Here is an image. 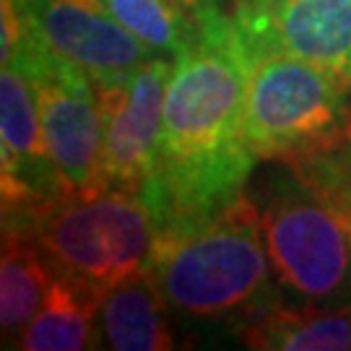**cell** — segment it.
<instances>
[{"instance_id":"obj_1","label":"cell","mask_w":351,"mask_h":351,"mask_svg":"<svg viewBox=\"0 0 351 351\" xmlns=\"http://www.w3.org/2000/svg\"><path fill=\"white\" fill-rule=\"evenodd\" d=\"M247 55L232 13L201 16V34L175 58L164 97L159 159L141 190L159 229L234 201L258 159L242 133Z\"/></svg>"},{"instance_id":"obj_2","label":"cell","mask_w":351,"mask_h":351,"mask_svg":"<svg viewBox=\"0 0 351 351\" xmlns=\"http://www.w3.org/2000/svg\"><path fill=\"white\" fill-rule=\"evenodd\" d=\"M149 276L185 320L242 326L276 304L255 198L242 190L219 211L159 229Z\"/></svg>"},{"instance_id":"obj_3","label":"cell","mask_w":351,"mask_h":351,"mask_svg":"<svg viewBox=\"0 0 351 351\" xmlns=\"http://www.w3.org/2000/svg\"><path fill=\"white\" fill-rule=\"evenodd\" d=\"M3 216H19L32 226L58 276L101 297L128 276L149 271L159 239V219L146 195L112 185Z\"/></svg>"},{"instance_id":"obj_4","label":"cell","mask_w":351,"mask_h":351,"mask_svg":"<svg viewBox=\"0 0 351 351\" xmlns=\"http://www.w3.org/2000/svg\"><path fill=\"white\" fill-rule=\"evenodd\" d=\"M245 143L258 162H297L351 138V84L284 52H247Z\"/></svg>"},{"instance_id":"obj_5","label":"cell","mask_w":351,"mask_h":351,"mask_svg":"<svg viewBox=\"0 0 351 351\" xmlns=\"http://www.w3.org/2000/svg\"><path fill=\"white\" fill-rule=\"evenodd\" d=\"M252 195L261 211L274 278L313 304L351 294V226L341 208L287 164Z\"/></svg>"},{"instance_id":"obj_6","label":"cell","mask_w":351,"mask_h":351,"mask_svg":"<svg viewBox=\"0 0 351 351\" xmlns=\"http://www.w3.org/2000/svg\"><path fill=\"white\" fill-rule=\"evenodd\" d=\"M16 52L26 60L37 84L42 136L60 195L107 188L104 123L94 81L81 68L42 47L26 32Z\"/></svg>"},{"instance_id":"obj_7","label":"cell","mask_w":351,"mask_h":351,"mask_svg":"<svg viewBox=\"0 0 351 351\" xmlns=\"http://www.w3.org/2000/svg\"><path fill=\"white\" fill-rule=\"evenodd\" d=\"M19 11L29 37L81 68L94 84L123 81L156 58L101 0H32L19 3Z\"/></svg>"},{"instance_id":"obj_8","label":"cell","mask_w":351,"mask_h":351,"mask_svg":"<svg viewBox=\"0 0 351 351\" xmlns=\"http://www.w3.org/2000/svg\"><path fill=\"white\" fill-rule=\"evenodd\" d=\"M172 65V58L156 55L123 81L94 84L104 123V185L143 190L154 177Z\"/></svg>"},{"instance_id":"obj_9","label":"cell","mask_w":351,"mask_h":351,"mask_svg":"<svg viewBox=\"0 0 351 351\" xmlns=\"http://www.w3.org/2000/svg\"><path fill=\"white\" fill-rule=\"evenodd\" d=\"M234 26L247 52H284L351 84V0H237Z\"/></svg>"},{"instance_id":"obj_10","label":"cell","mask_w":351,"mask_h":351,"mask_svg":"<svg viewBox=\"0 0 351 351\" xmlns=\"http://www.w3.org/2000/svg\"><path fill=\"white\" fill-rule=\"evenodd\" d=\"M0 193L3 213H26L60 195L42 136L37 84L19 52L0 73Z\"/></svg>"},{"instance_id":"obj_11","label":"cell","mask_w":351,"mask_h":351,"mask_svg":"<svg viewBox=\"0 0 351 351\" xmlns=\"http://www.w3.org/2000/svg\"><path fill=\"white\" fill-rule=\"evenodd\" d=\"M50 261L39 247L32 226L19 216H3V255H0V326L3 346L21 339L34 320L52 284Z\"/></svg>"},{"instance_id":"obj_12","label":"cell","mask_w":351,"mask_h":351,"mask_svg":"<svg viewBox=\"0 0 351 351\" xmlns=\"http://www.w3.org/2000/svg\"><path fill=\"white\" fill-rule=\"evenodd\" d=\"M99 328L107 346L117 351H172L180 346L172 330V310L149 271L104 291Z\"/></svg>"},{"instance_id":"obj_13","label":"cell","mask_w":351,"mask_h":351,"mask_svg":"<svg viewBox=\"0 0 351 351\" xmlns=\"http://www.w3.org/2000/svg\"><path fill=\"white\" fill-rule=\"evenodd\" d=\"M239 341L261 351H349L351 302L341 307L271 304L242 323Z\"/></svg>"},{"instance_id":"obj_14","label":"cell","mask_w":351,"mask_h":351,"mask_svg":"<svg viewBox=\"0 0 351 351\" xmlns=\"http://www.w3.org/2000/svg\"><path fill=\"white\" fill-rule=\"evenodd\" d=\"M99 307L101 294L55 274L47 297L21 333L16 349L81 351L99 346Z\"/></svg>"},{"instance_id":"obj_15","label":"cell","mask_w":351,"mask_h":351,"mask_svg":"<svg viewBox=\"0 0 351 351\" xmlns=\"http://www.w3.org/2000/svg\"><path fill=\"white\" fill-rule=\"evenodd\" d=\"M107 11L128 26L151 50L180 58L201 34V16H193L172 0H101Z\"/></svg>"},{"instance_id":"obj_16","label":"cell","mask_w":351,"mask_h":351,"mask_svg":"<svg viewBox=\"0 0 351 351\" xmlns=\"http://www.w3.org/2000/svg\"><path fill=\"white\" fill-rule=\"evenodd\" d=\"M302 180L336 203L351 226V154L317 164L307 175H302Z\"/></svg>"},{"instance_id":"obj_17","label":"cell","mask_w":351,"mask_h":351,"mask_svg":"<svg viewBox=\"0 0 351 351\" xmlns=\"http://www.w3.org/2000/svg\"><path fill=\"white\" fill-rule=\"evenodd\" d=\"M172 3H177L180 8H185L193 16H203V13L221 8V0H172Z\"/></svg>"},{"instance_id":"obj_18","label":"cell","mask_w":351,"mask_h":351,"mask_svg":"<svg viewBox=\"0 0 351 351\" xmlns=\"http://www.w3.org/2000/svg\"><path fill=\"white\" fill-rule=\"evenodd\" d=\"M16 3H32V0H16Z\"/></svg>"}]
</instances>
